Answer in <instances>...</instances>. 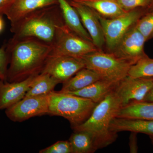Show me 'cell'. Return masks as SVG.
Wrapping results in <instances>:
<instances>
[{
    "label": "cell",
    "instance_id": "obj_1",
    "mask_svg": "<svg viewBox=\"0 0 153 153\" xmlns=\"http://www.w3.org/2000/svg\"><path fill=\"white\" fill-rule=\"evenodd\" d=\"M6 81L19 82L41 74L52 46L34 38L12 39Z\"/></svg>",
    "mask_w": 153,
    "mask_h": 153
},
{
    "label": "cell",
    "instance_id": "obj_2",
    "mask_svg": "<svg viewBox=\"0 0 153 153\" xmlns=\"http://www.w3.org/2000/svg\"><path fill=\"white\" fill-rule=\"evenodd\" d=\"M65 25L59 4L37 10L11 25L13 39L34 38L53 45L60 28Z\"/></svg>",
    "mask_w": 153,
    "mask_h": 153
},
{
    "label": "cell",
    "instance_id": "obj_3",
    "mask_svg": "<svg viewBox=\"0 0 153 153\" xmlns=\"http://www.w3.org/2000/svg\"><path fill=\"white\" fill-rule=\"evenodd\" d=\"M121 108L120 101L114 90L96 105L87 120L72 128L74 131L90 133L97 150L106 147L117 139V133L111 131L110 125Z\"/></svg>",
    "mask_w": 153,
    "mask_h": 153
},
{
    "label": "cell",
    "instance_id": "obj_4",
    "mask_svg": "<svg viewBox=\"0 0 153 153\" xmlns=\"http://www.w3.org/2000/svg\"><path fill=\"white\" fill-rule=\"evenodd\" d=\"M48 114L66 119L71 128L87 120L97 105L88 99L54 90L48 94Z\"/></svg>",
    "mask_w": 153,
    "mask_h": 153
},
{
    "label": "cell",
    "instance_id": "obj_5",
    "mask_svg": "<svg viewBox=\"0 0 153 153\" xmlns=\"http://www.w3.org/2000/svg\"><path fill=\"white\" fill-rule=\"evenodd\" d=\"M85 68L96 72L101 79L118 83L126 76L134 64L120 59L111 52L98 50L79 57Z\"/></svg>",
    "mask_w": 153,
    "mask_h": 153
},
{
    "label": "cell",
    "instance_id": "obj_6",
    "mask_svg": "<svg viewBox=\"0 0 153 153\" xmlns=\"http://www.w3.org/2000/svg\"><path fill=\"white\" fill-rule=\"evenodd\" d=\"M148 10L147 8H137L112 19L104 18L96 13L104 33L106 52H111L126 33Z\"/></svg>",
    "mask_w": 153,
    "mask_h": 153
},
{
    "label": "cell",
    "instance_id": "obj_7",
    "mask_svg": "<svg viewBox=\"0 0 153 153\" xmlns=\"http://www.w3.org/2000/svg\"><path fill=\"white\" fill-rule=\"evenodd\" d=\"M98 50L93 42L80 37L64 25L58 32L49 57H80Z\"/></svg>",
    "mask_w": 153,
    "mask_h": 153
},
{
    "label": "cell",
    "instance_id": "obj_8",
    "mask_svg": "<svg viewBox=\"0 0 153 153\" xmlns=\"http://www.w3.org/2000/svg\"><path fill=\"white\" fill-rule=\"evenodd\" d=\"M146 42L144 37L134 25L126 33L110 52L118 58L134 64L148 56L144 50Z\"/></svg>",
    "mask_w": 153,
    "mask_h": 153
},
{
    "label": "cell",
    "instance_id": "obj_9",
    "mask_svg": "<svg viewBox=\"0 0 153 153\" xmlns=\"http://www.w3.org/2000/svg\"><path fill=\"white\" fill-rule=\"evenodd\" d=\"M49 113L48 94L25 97L6 109V115L13 122L24 121Z\"/></svg>",
    "mask_w": 153,
    "mask_h": 153
},
{
    "label": "cell",
    "instance_id": "obj_10",
    "mask_svg": "<svg viewBox=\"0 0 153 153\" xmlns=\"http://www.w3.org/2000/svg\"><path fill=\"white\" fill-rule=\"evenodd\" d=\"M153 84V77L128 75L118 83L114 91L123 107L133 102L143 101Z\"/></svg>",
    "mask_w": 153,
    "mask_h": 153
},
{
    "label": "cell",
    "instance_id": "obj_11",
    "mask_svg": "<svg viewBox=\"0 0 153 153\" xmlns=\"http://www.w3.org/2000/svg\"><path fill=\"white\" fill-rule=\"evenodd\" d=\"M84 68L85 65L79 57H49L41 73L49 74L63 83Z\"/></svg>",
    "mask_w": 153,
    "mask_h": 153
},
{
    "label": "cell",
    "instance_id": "obj_12",
    "mask_svg": "<svg viewBox=\"0 0 153 153\" xmlns=\"http://www.w3.org/2000/svg\"><path fill=\"white\" fill-rule=\"evenodd\" d=\"M67 1L78 13L82 25L90 35L93 44L100 50L104 51V33L96 13L87 6L73 0Z\"/></svg>",
    "mask_w": 153,
    "mask_h": 153
},
{
    "label": "cell",
    "instance_id": "obj_13",
    "mask_svg": "<svg viewBox=\"0 0 153 153\" xmlns=\"http://www.w3.org/2000/svg\"><path fill=\"white\" fill-rule=\"evenodd\" d=\"M36 76L19 82H10L0 79V110L7 109L23 99Z\"/></svg>",
    "mask_w": 153,
    "mask_h": 153
},
{
    "label": "cell",
    "instance_id": "obj_14",
    "mask_svg": "<svg viewBox=\"0 0 153 153\" xmlns=\"http://www.w3.org/2000/svg\"><path fill=\"white\" fill-rule=\"evenodd\" d=\"M58 4L57 0H16L4 15L13 25L37 10Z\"/></svg>",
    "mask_w": 153,
    "mask_h": 153
},
{
    "label": "cell",
    "instance_id": "obj_15",
    "mask_svg": "<svg viewBox=\"0 0 153 153\" xmlns=\"http://www.w3.org/2000/svg\"><path fill=\"white\" fill-rule=\"evenodd\" d=\"M110 130L113 132L131 131L153 136V120L140 119L115 117L111 121Z\"/></svg>",
    "mask_w": 153,
    "mask_h": 153
},
{
    "label": "cell",
    "instance_id": "obj_16",
    "mask_svg": "<svg viewBox=\"0 0 153 153\" xmlns=\"http://www.w3.org/2000/svg\"><path fill=\"white\" fill-rule=\"evenodd\" d=\"M117 84L100 79L80 90L64 93L88 99L98 104L114 90Z\"/></svg>",
    "mask_w": 153,
    "mask_h": 153
},
{
    "label": "cell",
    "instance_id": "obj_17",
    "mask_svg": "<svg viewBox=\"0 0 153 153\" xmlns=\"http://www.w3.org/2000/svg\"><path fill=\"white\" fill-rule=\"evenodd\" d=\"M65 25L72 32L92 42L91 37L82 25L78 13L67 0H57Z\"/></svg>",
    "mask_w": 153,
    "mask_h": 153
},
{
    "label": "cell",
    "instance_id": "obj_18",
    "mask_svg": "<svg viewBox=\"0 0 153 153\" xmlns=\"http://www.w3.org/2000/svg\"><path fill=\"white\" fill-rule=\"evenodd\" d=\"M87 6L97 13L107 19L119 16L126 13L115 0H73Z\"/></svg>",
    "mask_w": 153,
    "mask_h": 153
},
{
    "label": "cell",
    "instance_id": "obj_19",
    "mask_svg": "<svg viewBox=\"0 0 153 153\" xmlns=\"http://www.w3.org/2000/svg\"><path fill=\"white\" fill-rule=\"evenodd\" d=\"M100 79L101 77L95 71L84 68L63 83V87L59 91L69 92L77 91Z\"/></svg>",
    "mask_w": 153,
    "mask_h": 153
},
{
    "label": "cell",
    "instance_id": "obj_20",
    "mask_svg": "<svg viewBox=\"0 0 153 153\" xmlns=\"http://www.w3.org/2000/svg\"><path fill=\"white\" fill-rule=\"evenodd\" d=\"M116 117L153 120V102H133L121 108Z\"/></svg>",
    "mask_w": 153,
    "mask_h": 153
},
{
    "label": "cell",
    "instance_id": "obj_21",
    "mask_svg": "<svg viewBox=\"0 0 153 153\" xmlns=\"http://www.w3.org/2000/svg\"><path fill=\"white\" fill-rule=\"evenodd\" d=\"M60 82L55 77L47 73H41L36 76L25 97L47 95L54 91Z\"/></svg>",
    "mask_w": 153,
    "mask_h": 153
},
{
    "label": "cell",
    "instance_id": "obj_22",
    "mask_svg": "<svg viewBox=\"0 0 153 153\" xmlns=\"http://www.w3.org/2000/svg\"><path fill=\"white\" fill-rule=\"evenodd\" d=\"M68 141L72 153H93L97 150L93 137L87 131H74Z\"/></svg>",
    "mask_w": 153,
    "mask_h": 153
},
{
    "label": "cell",
    "instance_id": "obj_23",
    "mask_svg": "<svg viewBox=\"0 0 153 153\" xmlns=\"http://www.w3.org/2000/svg\"><path fill=\"white\" fill-rule=\"evenodd\" d=\"M128 76L133 77H153V59L147 56L139 60L131 66Z\"/></svg>",
    "mask_w": 153,
    "mask_h": 153
},
{
    "label": "cell",
    "instance_id": "obj_24",
    "mask_svg": "<svg viewBox=\"0 0 153 153\" xmlns=\"http://www.w3.org/2000/svg\"><path fill=\"white\" fill-rule=\"evenodd\" d=\"M136 27L144 37L146 41L153 38V10H148L140 18Z\"/></svg>",
    "mask_w": 153,
    "mask_h": 153
},
{
    "label": "cell",
    "instance_id": "obj_25",
    "mask_svg": "<svg viewBox=\"0 0 153 153\" xmlns=\"http://www.w3.org/2000/svg\"><path fill=\"white\" fill-rule=\"evenodd\" d=\"M125 11L128 12L140 8H147L152 4L153 0H115Z\"/></svg>",
    "mask_w": 153,
    "mask_h": 153
},
{
    "label": "cell",
    "instance_id": "obj_26",
    "mask_svg": "<svg viewBox=\"0 0 153 153\" xmlns=\"http://www.w3.org/2000/svg\"><path fill=\"white\" fill-rule=\"evenodd\" d=\"M40 153H72L69 141H59L50 146L41 150Z\"/></svg>",
    "mask_w": 153,
    "mask_h": 153
},
{
    "label": "cell",
    "instance_id": "obj_27",
    "mask_svg": "<svg viewBox=\"0 0 153 153\" xmlns=\"http://www.w3.org/2000/svg\"><path fill=\"white\" fill-rule=\"evenodd\" d=\"M9 56L3 48H0V79L5 81L7 76Z\"/></svg>",
    "mask_w": 153,
    "mask_h": 153
},
{
    "label": "cell",
    "instance_id": "obj_28",
    "mask_svg": "<svg viewBox=\"0 0 153 153\" xmlns=\"http://www.w3.org/2000/svg\"><path fill=\"white\" fill-rule=\"evenodd\" d=\"M137 134L135 132H132L129 137L130 151L131 153H137L138 150L137 144Z\"/></svg>",
    "mask_w": 153,
    "mask_h": 153
},
{
    "label": "cell",
    "instance_id": "obj_29",
    "mask_svg": "<svg viewBox=\"0 0 153 153\" xmlns=\"http://www.w3.org/2000/svg\"><path fill=\"white\" fill-rule=\"evenodd\" d=\"M16 0H0V15H4L6 11Z\"/></svg>",
    "mask_w": 153,
    "mask_h": 153
},
{
    "label": "cell",
    "instance_id": "obj_30",
    "mask_svg": "<svg viewBox=\"0 0 153 153\" xmlns=\"http://www.w3.org/2000/svg\"><path fill=\"white\" fill-rule=\"evenodd\" d=\"M143 101L153 102V84L150 89L145 96Z\"/></svg>",
    "mask_w": 153,
    "mask_h": 153
},
{
    "label": "cell",
    "instance_id": "obj_31",
    "mask_svg": "<svg viewBox=\"0 0 153 153\" xmlns=\"http://www.w3.org/2000/svg\"><path fill=\"white\" fill-rule=\"evenodd\" d=\"M4 28V22L2 18L1 15H0V33L2 31Z\"/></svg>",
    "mask_w": 153,
    "mask_h": 153
},
{
    "label": "cell",
    "instance_id": "obj_32",
    "mask_svg": "<svg viewBox=\"0 0 153 153\" xmlns=\"http://www.w3.org/2000/svg\"><path fill=\"white\" fill-rule=\"evenodd\" d=\"M153 10V1L152 2V4H151L150 5L148 8V10Z\"/></svg>",
    "mask_w": 153,
    "mask_h": 153
},
{
    "label": "cell",
    "instance_id": "obj_33",
    "mask_svg": "<svg viewBox=\"0 0 153 153\" xmlns=\"http://www.w3.org/2000/svg\"><path fill=\"white\" fill-rule=\"evenodd\" d=\"M150 139L151 142H152V144L153 146V136H150Z\"/></svg>",
    "mask_w": 153,
    "mask_h": 153
}]
</instances>
